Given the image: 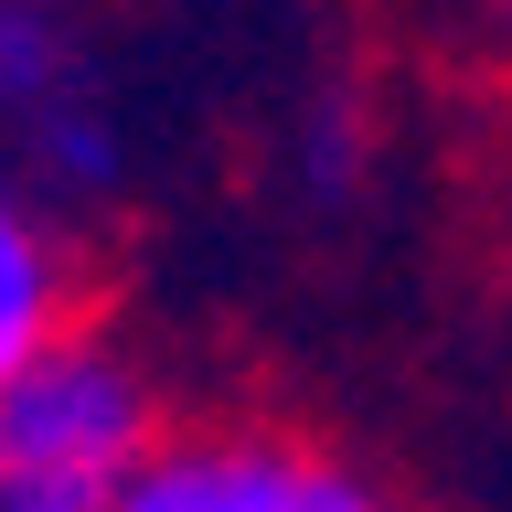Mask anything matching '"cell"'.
Masks as SVG:
<instances>
[{
    "label": "cell",
    "instance_id": "obj_4",
    "mask_svg": "<svg viewBox=\"0 0 512 512\" xmlns=\"http://www.w3.org/2000/svg\"><path fill=\"white\" fill-rule=\"evenodd\" d=\"M86 320V224L54 214L22 171H0V384L32 374Z\"/></svg>",
    "mask_w": 512,
    "mask_h": 512
},
{
    "label": "cell",
    "instance_id": "obj_1",
    "mask_svg": "<svg viewBox=\"0 0 512 512\" xmlns=\"http://www.w3.org/2000/svg\"><path fill=\"white\" fill-rule=\"evenodd\" d=\"M182 416L118 320H86L32 374L0 384V512H128L139 470Z\"/></svg>",
    "mask_w": 512,
    "mask_h": 512
},
{
    "label": "cell",
    "instance_id": "obj_6",
    "mask_svg": "<svg viewBox=\"0 0 512 512\" xmlns=\"http://www.w3.org/2000/svg\"><path fill=\"white\" fill-rule=\"evenodd\" d=\"M470 11H480V43L512 64V0H470Z\"/></svg>",
    "mask_w": 512,
    "mask_h": 512
},
{
    "label": "cell",
    "instance_id": "obj_7",
    "mask_svg": "<svg viewBox=\"0 0 512 512\" xmlns=\"http://www.w3.org/2000/svg\"><path fill=\"white\" fill-rule=\"evenodd\" d=\"M502 288H512V235H502Z\"/></svg>",
    "mask_w": 512,
    "mask_h": 512
},
{
    "label": "cell",
    "instance_id": "obj_5",
    "mask_svg": "<svg viewBox=\"0 0 512 512\" xmlns=\"http://www.w3.org/2000/svg\"><path fill=\"white\" fill-rule=\"evenodd\" d=\"M278 160H288V192H299L310 214H352L363 182H374V107H363V86H352V75L310 86V107L288 118Z\"/></svg>",
    "mask_w": 512,
    "mask_h": 512
},
{
    "label": "cell",
    "instance_id": "obj_2",
    "mask_svg": "<svg viewBox=\"0 0 512 512\" xmlns=\"http://www.w3.org/2000/svg\"><path fill=\"white\" fill-rule=\"evenodd\" d=\"M0 171H22L75 224L139 182V118L86 54L75 0H0Z\"/></svg>",
    "mask_w": 512,
    "mask_h": 512
},
{
    "label": "cell",
    "instance_id": "obj_3",
    "mask_svg": "<svg viewBox=\"0 0 512 512\" xmlns=\"http://www.w3.org/2000/svg\"><path fill=\"white\" fill-rule=\"evenodd\" d=\"M128 512H416V502L363 448L320 438L299 416L214 406V416H182L160 438V459L139 470Z\"/></svg>",
    "mask_w": 512,
    "mask_h": 512
}]
</instances>
